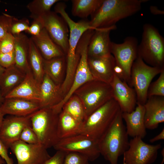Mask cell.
<instances>
[{"label": "cell", "instance_id": "obj_1", "mask_svg": "<svg viewBox=\"0 0 164 164\" xmlns=\"http://www.w3.org/2000/svg\"><path fill=\"white\" fill-rule=\"evenodd\" d=\"M146 0H104L102 4L91 15V26L95 29L115 25L120 20L139 11Z\"/></svg>", "mask_w": 164, "mask_h": 164}, {"label": "cell", "instance_id": "obj_2", "mask_svg": "<svg viewBox=\"0 0 164 164\" xmlns=\"http://www.w3.org/2000/svg\"><path fill=\"white\" fill-rule=\"evenodd\" d=\"M121 111L98 142L101 155L110 164H118L119 157L128 148L129 141Z\"/></svg>", "mask_w": 164, "mask_h": 164}, {"label": "cell", "instance_id": "obj_3", "mask_svg": "<svg viewBox=\"0 0 164 164\" xmlns=\"http://www.w3.org/2000/svg\"><path fill=\"white\" fill-rule=\"evenodd\" d=\"M67 5L64 3H56L54 8L55 12L60 14L69 28L70 34L68 39V48L66 55V79H73L79 63L80 56L76 52L77 44L83 34L89 29L95 30L91 27L89 21L81 20L76 22L72 20L66 12Z\"/></svg>", "mask_w": 164, "mask_h": 164}, {"label": "cell", "instance_id": "obj_4", "mask_svg": "<svg viewBox=\"0 0 164 164\" xmlns=\"http://www.w3.org/2000/svg\"><path fill=\"white\" fill-rule=\"evenodd\" d=\"M120 111L118 103L111 99L87 117L82 123L81 134L98 143Z\"/></svg>", "mask_w": 164, "mask_h": 164}, {"label": "cell", "instance_id": "obj_5", "mask_svg": "<svg viewBox=\"0 0 164 164\" xmlns=\"http://www.w3.org/2000/svg\"><path fill=\"white\" fill-rule=\"evenodd\" d=\"M60 113L52 107L40 109L30 115L31 127L39 143L47 149L53 147L60 140L57 129Z\"/></svg>", "mask_w": 164, "mask_h": 164}, {"label": "cell", "instance_id": "obj_6", "mask_svg": "<svg viewBox=\"0 0 164 164\" xmlns=\"http://www.w3.org/2000/svg\"><path fill=\"white\" fill-rule=\"evenodd\" d=\"M138 56L150 66L164 68V39L158 29L150 24L143 26Z\"/></svg>", "mask_w": 164, "mask_h": 164}, {"label": "cell", "instance_id": "obj_7", "mask_svg": "<svg viewBox=\"0 0 164 164\" xmlns=\"http://www.w3.org/2000/svg\"><path fill=\"white\" fill-rule=\"evenodd\" d=\"M74 94L80 100L87 118L113 98L111 84L95 80L83 84Z\"/></svg>", "mask_w": 164, "mask_h": 164}, {"label": "cell", "instance_id": "obj_8", "mask_svg": "<svg viewBox=\"0 0 164 164\" xmlns=\"http://www.w3.org/2000/svg\"><path fill=\"white\" fill-rule=\"evenodd\" d=\"M164 68L153 67L146 64L139 56L132 65L130 86L133 87L136 95L137 103L144 105L147 99V92L153 79L160 74Z\"/></svg>", "mask_w": 164, "mask_h": 164}, {"label": "cell", "instance_id": "obj_9", "mask_svg": "<svg viewBox=\"0 0 164 164\" xmlns=\"http://www.w3.org/2000/svg\"><path fill=\"white\" fill-rule=\"evenodd\" d=\"M53 147L57 151L81 154L90 161L95 160L101 155L98 143L82 134L60 139Z\"/></svg>", "mask_w": 164, "mask_h": 164}, {"label": "cell", "instance_id": "obj_10", "mask_svg": "<svg viewBox=\"0 0 164 164\" xmlns=\"http://www.w3.org/2000/svg\"><path fill=\"white\" fill-rule=\"evenodd\" d=\"M138 45L137 39L133 36L126 38L121 43L111 42V53L114 56L116 63L123 70L126 82L130 86L131 70L134 62L138 57Z\"/></svg>", "mask_w": 164, "mask_h": 164}, {"label": "cell", "instance_id": "obj_11", "mask_svg": "<svg viewBox=\"0 0 164 164\" xmlns=\"http://www.w3.org/2000/svg\"><path fill=\"white\" fill-rule=\"evenodd\" d=\"M161 144L151 145L139 137L129 141L128 148L123 154L124 164H152L157 159Z\"/></svg>", "mask_w": 164, "mask_h": 164}, {"label": "cell", "instance_id": "obj_12", "mask_svg": "<svg viewBox=\"0 0 164 164\" xmlns=\"http://www.w3.org/2000/svg\"><path fill=\"white\" fill-rule=\"evenodd\" d=\"M39 18L50 38L66 55L68 48L69 31L66 22L61 17L51 11Z\"/></svg>", "mask_w": 164, "mask_h": 164}, {"label": "cell", "instance_id": "obj_13", "mask_svg": "<svg viewBox=\"0 0 164 164\" xmlns=\"http://www.w3.org/2000/svg\"><path fill=\"white\" fill-rule=\"evenodd\" d=\"M9 149L16 158L17 164H41L51 157L47 149L39 143L29 144L19 140Z\"/></svg>", "mask_w": 164, "mask_h": 164}, {"label": "cell", "instance_id": "obj_14", "mask_svg": "<svg viewBox=\"0 0 164 164\" xmlns=\"http://www.w3.org/2000/svg\"><path fill=\"white\" fill-rule=\"evenodd\" d=\"M29 125H31L30 115L7 116L4 118L0 129V139L9 149L12 144L19 140L22 131Z\"/></svg>", "mask_w": 164, "mask_h": 164}, {"label": "cell", "instance_id": "obj_15", "mask_svg": "<svg viewBox=\"0 0 164 164\" xmlns=\"http://www.w3.org/2000/svg\"><path fill=\"white\" fill-rule=\"evenodd\" d=\"M110 84L112 88L113 98L118 103L121 112L130 113L133 111L137 103L134 89L115 74Z\"/></svg>", "mask_w": 164, "mask_h": 164}, {"label": "cell", "instance_id": "obj_16", "mask_svg": "<svg viewBox=\"0 0 164 164\" xmlns=\"http://www.w3.org/2000/svg\"><path fill=\"white\" fill-rule=\"evenodd\" d=\"M115 25L108 27L97 28L90 39L87 47L88 56L100 57L111 55L110 34L111 31L116 28Z\"/></svg>", "mask_w": 164, "mask_h": 164}, {"label": "cell", "instance_id": "obj_17", "mask_svg": "<svg viewBox=\"0 0 164 164\" xmlns=\"http://www.w3.org/2000/svg\"><path fill=\"white\" fill-rule=\"evenodd\" d=\"M90 72L94 80L111 84L114 77L115 62L113 55L100 57L88 56Z\"/></svg>", "mask_w": 164, "mask_h": 164}, {"label": "cell", "instance_id": "obj_18", "mask_svg": "<svg viewBox=\"0 0 164 164\" xmlns=\"http://www.w3.org/2000/svg\"><path fill=\"white\" fill-rule=\"evenodd\" d=\"M145 109L144 105L137 103L134 110L130 113L122 112V116L124 120L127 133L128 136L139 137L143 139L147 132L144 116Z\"/></svg>", "mask_w": 164, "mask_h": 164}, {"label": "cell", "instance_id": "obj_19", "mask_svg": "<svg viewBox=\"0 0 164 164\" xmlns=\"http://www.w3.org/2000/svg\"><path fill=\"white\" fill-rule=\"evenodd\" d=\"M144 121L146 129L153 130L164 121V97H148L144 105Z\"/></svg>", "mask_w": 164, "mask_h": 164}, {"label": "cell", "instance_id": "obj_20", "mask_svg": "<svg viewBox=\"0 0 164 164\" xmlns=\"http://www.w3.org/2000/svg\"><path fill=\"white\" fill-rule=\"evenodd\" d=\"M10 98H21L39 104L41 101L40 84L35 79L31 71L26 73L21 83L5 97Z\"/></svg>", "mask_w": 164, "mask_h": 164}, {"label": "cell", "instance_id": "obj_21", "mask_svg": "<svg viewBox=\"0 0 164 164\" xmlns=\"http://www.w3.org/2000/svg\"><path fill=\"white\" fill-rule=\"evenodd\" d=\"M5 115L17 116L29 115L40 109L39 102L19 98H5L0 107Z\"/></svg>", "mask_w": 164, "mask_h": 164}, {"label": "cell", "instance_id": "obj_22", "mask_svg": "<svg viewBox=\"0 0 164 164\" xmlns=\"http://www.w3.org/2000/svg\"><path fill=\"white\" fill-rule=\"evenodd\" d=\"M40 109L52 107L60 102L64 97L61 85L56 84L45 73L40 84Z\"/></svg>", "mask_w": 164, "mask_h": 164}, {"label": "cell", "instance_id": "obj_23", "mask_svg": "<svg viewBox=\"0 0 164 164\" xmlns=\"http://www.w3.org/2000/svg\"><path fill=\"white\" fill-rule=\"evenodd\" d=\"M43 59L49 60L66 56L62 49L50 38L44 28L40 34L30 38Z\"/></svg>", "mask_w": 164, "mask_h": 164}, {"label": "cell", "instance_id": "obj_24", "mask_svg": "<svg viewBox=\"0 0 164 164\" xmlns=\"http://www.w3.org/2000/svg\"><path fill=\"white\" fill-rule=\"evenodd\" d=\"M15 66L26 74L31 71L28 60L30 38L22 33L14 36Z\"/></svg>", "mask_w": 164, "mask_h": 164}, {"label": "cell", "instance_id": "obj_25", "mask_svg": "<svg viewBox=\"0 0 164 164\" xmlns=\"http://www.w3.org/2000/svg\"><path fill=\"white\" fill-rule=\"evenodd\" d=\"M26 74L15 65L5 69L0 76V89L2 96L5 97L19 85L24 79Z\"/></svg>", "mask_w": 164, "mask_h": 164}, {"label": "cell", "instance_id": "obj_26", "mask_svg": "<svg viewBox=\"0 0 164 164\" xmlns=\"http://www.w3.org/2000/svg\"><path fill=\"white\" fill-rule=\"evenodd\" d=\"M82 126V123L62 110L59 115L58 123L57 133L59 139L81 134Z\"/></svg>", "mask_w": 164, "mask_h": 164}, {"label": "cell", "instance_id": "obj_27", "mask_svg": "<svg viewBox=\"0 0 164 164\" xmlns=\"http://www.w3.org/2000/svg\"><path fill=\"white\" fill-rule=\"evenodd\" d=\"M45 73L57 84L61 85L65 77L67 62L66 56L55 58L49 60H44Z\"/></svg>", "mask_w": 164, "mask_h": 164}, {"label": "cell", "instance_id": "obj_28", "mask_svg": "<svg viewBox=\"0 0 164 164\" xmlns=\"http://www.w3.org/2000/svg\"><path fill=\"white\" fill-rule=\"evenodd\" d=\"M44 60L30 38L28 56L29 63L34 78L40 84L45 74L43 67Z\"/></svg>", "mask_w": 164, "mask_h": 164}, {"label": "cell", "instance_id": "obj_29", "mask_svg": "<svg viewBox=\"0 0 164 164\" xmlns=\"http://www.w3.org/2000/svg\"><path fill=\"white\" fill-rule=\"evenodd\" d=\"M104 0H72L71 12L74 16L86 18L99 9Z\"/></svg>", "mask_w": 164, "mask_h": 164}, {"label": "cell", "instance_id": "obj_30", "mask_svg": "<svg viewBox=\"0 0 164 164\" xmlns=\"http://www.w3.org/2000/svg\"><path fill=\"white\" fill-rule=\"evenodd\" d=\"M62 110L82 123L87 118L83 105L79 98L73 94L63 105Z\"/></svg>", "mask_w": 164, "mask_h": 164}, {"label": "cell", "instance_id": "obj_31", "mask_svg": "<svg viewBox=\"0 0 164 164\" xmlns=\"http://www.w3.org/2000/svg\"><path fill=\"white\" fill-rule=\"evenodd\" d=\"M59 0H34L29 2L27 8L31 13L33 19L41 17L50 11L52 7L59 2Z\"/></svg>", "mask_w": 164, "mask_h": 164}, {"label": "cell", "instance_id": "obj_32", "mask_svg": "<svg viewBox=\"0 0 164 164\" xmlns=\"http://www.w3.org/2000/svg\"><path fill=\"white\" fill-rule=\"evenodd\" d=\"M152 96L164 97V70L157 80L151 84L147 92V98Z\"/></svg>", "mask_w": 164, "mask_h": 164}, {"label": "cell", "instance_id": "obj_33", "mask_svg": "<svg viewBox=\"0 0 164 164\" xmlns=\"http://www.w3.org/2000/svg\"><path fill=\"white\" fill-rule=\"evenodd\" d=\"M29 20L26 18L18 19L14 17L9 30V32L13 36L18 35L23 31L26 32L29 26Z\"/></svg>", "mask_w": 164, "mask_h": 164}, {"label": "cell", "instance_id": "obj_34", "mask_svg": "<svg viewBox=\"0 0 164 164\" xmlns=\"http://www.w3.org/2000/svg\"><path fill=\"white\" fill-rule=\"evenodd\" d=\"M19 140L29 144L39 143L38 137L31 125L27 126L23 129L20 134Z\"/></svg>", "mask_w": 164, "mask_h": 164}, {"label": "cell", "instance_id": "obj_35", "mask_svg": "<svg viewBox=\"0 0 164 164\" xmlns=\"http://www.w3.org/2000/svg\"><path fill=\"white\" fill-rule=\"evenodd\" d=\"M89 160L85 155L78 153H66L63 164H89Z\"/></svg>", "mask_w": 164, "mask_h": 164}, {"label": "cell", "instance_id": "obj_36", "mask_svg": "<svg viewBox=\"0 0 164 164\" xmlns=\"http://www.w3.org/2000/svg\"><path fill=\"white\" fill-rule=\"evenodd\" d=\"M15 38L14 36L8 32L0 41V52L10 53L14 51Z\"/></svg>", "mask_w": 164, "mask_h": 164}, {"label": "cell", "instance_id": "obj_37", "mask_svg": "<svg viewBox=\"0 0 164 164\" xmlns=\"http://www.w3.org/2000/svg\"><path fill=\"white\" fill-rule=\"evenodd\" d=\"M14 16L5 13L0 15V41L8 33Z\"/></svg>", "mask_w": 164, "mask_h": 164}, {"label": "cell", "instance_id": "obj_38", "mask_svg": "<svg viewBox=\"0 0 164 164\" xmlns=\"http://www.w3.org/2000/svg\"><path fill=\"white\" fill-rule=\"evenodd\" d=\"M14 51L2 53L0 52V64L5 68L15 65Z\"/></svg>", "mask_w": 164, "mask_h": 164}, {"label": "cell", "instance_id": "obj_39", "mask_svg": "<svg viewBox=\"0 0 164 164\" xmlns=\"http://www.w3.org/2000/svg\"><path fill=\"white\" fill-rule=\"evenodd\" d=\"M44 28L42 22L39 17L33 19V21L26 32L32 36L39 35Z\"/></svg>", "mask_w": 164, "mask_h": 164}, {"label": "cell", "instance_id": "obj_40", "mask_svg": "<svg viewBox=\"0 0 164 164\" xmlns=\"http://www.w3.org/2000/svg\"><path fill=\"white\" fill-rule=\"evenodd\" d=\"M66 153L62 151L57 150L53 156L41 164H63Z\"/></svg>", "mask_w": 164, "mask_h": 164}, {"label": "cell", "instance_id": "obj_41", "mask_svg": "<svg viewBox=\"0 0 164 164\" xmlns=\"http://www.w3.org/2000/svg\"><path fill=\"white\" fill-rule=\"evenodd\" d=\"M8 150L0 139V157L5 161L6 164H14L13 159L8 155Z\"/></svg>", "mask_w": 164, "mask_h": 164}, {"label": "cell", "instance_id": "obj_42", "mask_svg": "<svg viewBox=\"0 0 164 164\" xmlns=\"http://www.w3.org/2000/svg\"><path fill=\"white\" fill-rule=\"evenodd\" d=\"M113 71L114 74L122 81L126 82L125 77L123 70L116 63L114 67Z\"/></svg>", "mask_w": 164, "mask_h": 164}, {"label": "cell", "instance_id": "obj_43", "mask_svg": "<svg viewBox=\"0 0 164 164\" xmlns=\"http://www.w3.org/2000/svg\"><path fill=\"white\" fill-rule=\"evenodd\" d=\"M164 139V129H162L161 132L158 135L150 139L149 142L151 143H154L156 141Z\"/></svg>", "mask_w": 164, "mask_h": 164}, {"label": "cell", "instance_id": "obj_44", "mask_svg": "<svg viewBox=\"0 0 164 164\" xmlns=\"http://www.w3.org/2000/svg\"><path fill=\"white\" fill-rule=\"evenodd\" d=\"M150 10L151 12L155 15H163L164 14V11L159 9L155 6H150Z\"/></svg>", "mask_w": 164, "mask_h": 164}, {"label": "cell", "instance_id": "obj_45", "mask_svg": "<svg viewBox=\"0 0 164 164\" xmlns=\"http://www.w3.org/2000/svg\"><path fill=\"white\" fill-rule=\"evenodd\" d=\"M5 115L3 113L1 110L0 108V129L4 118V117Z\"/></svg>", "mask_w": 164, "mask_h": 164}, {"label": "cell", "instance_id": "obj_46", "mask_svg": "<svg viewBox=\"0 0 164 164\" xmlns=\"http://www.w3.org/2000/svg\"><path fill=\"white\" fill-rule=\"evenodd\" d=\"M5 100V98L2 96L0 89V107H1Z\"/></svg>", "mask_w": 164, "mask_h": 164}, {"label": "cell", "instance_id": "obj_47", "mask_svg": "<svg viewBox=\"0 0 164 164\" xmlns=\"http://www.w3.org/2000/svg\"><path fill=\"white\" fill-rule=\"evenodd\" d=\"M5 68L2 67L0 64V76L3 73L5 70Z\"/></svg>", "mask_w": 164, "mask_h": 164}, {"label": "cell", "instance_id": "obj_48", "mask_svg": "<svg viewBox=\"0 0 164 164\" xmlns=\"http://www.w3.org/2000/svg\"><path fill=\"white\" fill-rule=\"evenodd\" d=\"M5 161L0 157V164H5Z\"/></svg>", "mask_w": 164, "mask_h": 164}, {"label": "cell", "instance_id": "obj_49", "mask_svg": "<svg viewBox=\"0 0 164 164\" xmlns=\"http://www.w3.org/2000/svg\"><path fill=\"white\" fill-rule=\"evenodd\" d=\"M123 164H124V163H123Z\"/></svg>", "mask_w": 164, "mask_h": 164}]
</instances>
